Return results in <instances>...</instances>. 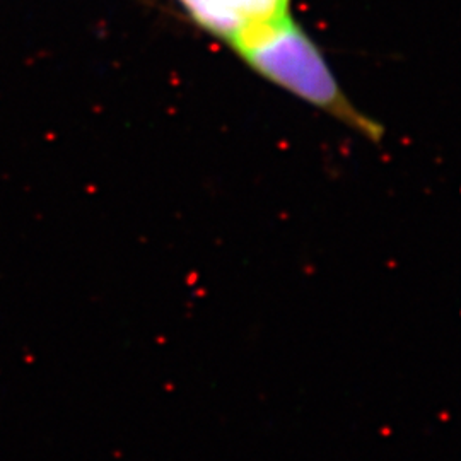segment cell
Returning <instances> with one entry per match:
<instances>
[{"instance_id": "obj_1", "label": "cell", "mask_w": 461, "mask_h": 461, "mask_svg": "<svg viewBox=\"0 0 461 461\" xmlns=\"http://www.w3.org/2000/svg\"><path fill=\"white\" fill-rule=\"evenodd\" d=\"M231 46L271 84L280 85L362 135L380 137L381 128L353 108L321 50L289 14L248 31Z\"/></svg>"}, {"instance_id": "obj_2", "label": "cell", "mask_w": 461, "mask_h": 461, "mask_svg": "<svg viewBox=\"0 0 461 461\" xmlns=\"http://www.w3.org/2000/svg\"><path fill=\"white\" fill-rule=\"evenodd\" d=\"M203 31L232 43L248 31L287 16L291 0H176Z\"/></svg>"}]
</instances>
